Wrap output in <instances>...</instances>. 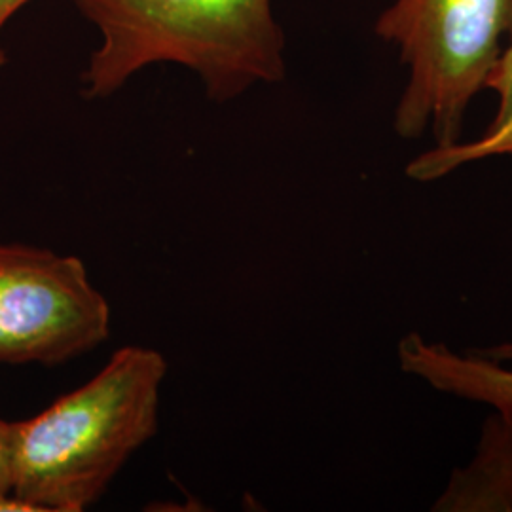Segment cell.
Returning <instances> with one entry per match:
<instances>
[{
  "mask_svg": "<svg viewBox=\"0 0 512 512\" xmlns=\"http://www.w3.org/2000/svg\"><path fill=\"white\" fill-rule=\"evenodd\" d=\"M14 492V427L0 420V511H29Z\"/></svg>",
  "mask_w": 512,
  "mask_h": 512,
  "instance_id": "cell-7",
  "label": "cell"
},
{
  "mask_svg": "<svg viewBox=\"0 0 512 512\" xmlns=\"http://www.w3.org/2000/svg\"><path fill=\"white\" fill-rule=\"evenodd\" d=\"M512 33V0H395L376 35L399 46L408 82L395 112L403 139L431 129L458 143L465 112L486 88Z\"/></svg>",
  "mask_w": 512,
  "mask_h": 512,
  "instance_id": "cell-3",
  "label": "cell"
},
{
  "mask_svg": "<svg viewBox=\"0 0 512 512\" xmlns=\"http://www.w3.org/2000/svg\"><path fill=\"white\" fill-rule=\"evenodd\" d=\"M109 332V302L80 258L0 243V363L59 365Z\"/></svg>",
  "mask_w": 512,
  "mask_h": 512,
  "instance_id": "cell-4",
  "label": "cell"
},
{
  "mask_svg": "<svg viewBox=\"0 0 512 512\" xmlns=\"http://www.w3.org/2000/svg\"><path fill=\"white\" fill-rule=\"evenodd\" d=\"M101 33L82 74L84 95L103 99L154 63L202 78L215 101L285 76V38L272 0H71Z\"/></svg>",
  "mask_w": 512,
  "mask_h": 512,
  "instance_id": "cell-2",
  "label": "cell"
},
{
  "mask_svg": "<svg viewBox=\"0 0 512 512\" xmlns=\"http://www.w3.org/2000/svg\"><path fill=\"white\" fill-rule=\"evenodd\" d=\"M29 0H0V31L6 25V21L18 12L21 6H25ZM6 63V54L0 48V67Z\"/></svg>",
  "mask_w": 512,
  "mask_h": 512,
  "instance_id": "cell-9",
  "label": "cell"
},
{
  "mask_svg": "<svg viewBox=\"0 0 512 512\" xmlns=\"http://www.w3.org/2000/svg\"><path fill=\"white\" fill-rule=\"evenodd\" d=\"M476 353H480L492 361H497V363H512V342L499 344V346L484 349V351H476Z\"/></svg>",
  "mask_w": 512,
  "mask_h": 512,
  "instance_id": "cell-10",
  "label": "cell"
},
{
  "mask_svg": "<svg viewBox=\"0 0 512 512\" xmlns=\"http://www.w3.org/2000/svg\"><path fill=\"white\" fill-rule=\"evenodd\" d=\"M494 156H512V112L486 129V133L471 143H454L450 147H435L414 158L406 165V175L414 181H437L463 165L480 162Z\"/></svg>",
  "mask_w": 512,
  "mask_h": 512,
  "instance_id": "cell-6",
  "label": "cell"
},
{
  "mask_svg": "<svg viewBox=\"0 0 512 512\" xmlns=\"http://www.w3.org/2000/svg\"><path fill=\"white\" fill-rule=\"evenodd\" d=\"M167 374L156 349H118L90 382L14 427V492L29 511L82 512L154 437Z\"/></svg>",
  "mask_w": 512,
  "mask_h": 512,
  "instance_id": "cell-1",
  "label": "cell"
},
{
  "mask_svg": "<svg viewBox=\"0 0 512 512\" xmlns=\"http://www.w3.org/2000/svg\"><path fill=\"white\" fill-rule=\"evenodd\" d=\"M399 361L406 374L465 401L488 404L512 421V368L476 351L456 353L423 336L406 334L399 344Z\"/></svg>",
  "mask_w": 512,
  "mask_h": 512,
  "instance_id": "cell-5",
  "label": "cell"
},
{
  "mask_svg": "<svg viewBox=\"0 0 512 512\" xmlns=\"http://www.w3.org/2000/svg\"><path fill=\"white\" fill-rule=\"evenodd\" d=\"M486 88L494 90L499 97V103H497V112H495L494 124H499L501 120H505L512 112V33L505 48H503V54L497 59L495 63L494 71L488 78V84Z\"/></svg>",
  "mask_w": 512,
  "mask_h": 512,
  "instance_id": "cell-8",
  "label": "cell"
}]
</instances>
